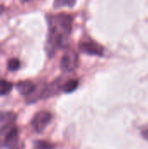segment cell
<instances>
[{
	"label": "cell",
	"instance_id": "obj_1",
	"mask_svg": "<svg viewBox=\"0 0 148 149\" xmlns=\"http://www.w3.org/2000/svg\"><path fill=\"white\" fill-rule=\"evenodd\" d=\"M72 18L70 15L60 13L49 17V35L45 50L49 57H52L56 49L67 46L69 35L72 32Z\"/></svg>",
	"mask_w": 148,
	"mask_h": 149
},
{
	"label": "cell",
	"instance_id": "obj_8",
	"mask_svg": "<svg viewBox=\"0 0 148 149\" xmlns=\"http://www.w3.org/2000/svg\"><path fill=\"white\" fill-rule=\"evenodd\" d=\"M17 119V114L10 111H2L0 112V130L14 124Z\"/></svg>",
	"mask_w": 148,
	"mask_h": 149
},
{
	"label": "cell",
	"instance_id": "obj_12",
	"mask_svg": "<svg viewBox=\"0 0 148 149\" xmlns=\"http://www.w3.org/2000/svg\"><path fill=\"white\" fill-rule=\"evenodd\" d=\"M19 67H20V61L16 58H10L7 63V68L10 72H16L17 70L19 69Z\"/></svg>",
	"mask_w": 148,
	"mask_h": 149
},
{
	"label": "cell",
	"instance_id": "obj_15",
	"mask_svg": "<svg viewBox=\"0 0 148 149\" xmlns=\"http://www.w3.org/2000/svg\"><path fill=\"white\" fill-rule=\"evenodd\" d=\"M24 3H27V2H31V1H35V0H21Z\"/></svg>",
	"mask_w": 148,
	"mask_h": 149
},
{
	"label": "cell",
	"instance_id": "obj_9",
	"mask_svg": "<svg viewBox=\"0 0 148 149\" xmlns=\"http://www.w3.org/2000/svg\"><path fill=\"white\" fill-rule=\"evenodd\" d=\"M79 86V81L76 79H71L67 82L65 83V85H63V91L65 93H71L72 92H74Z\"/></svg>",
	"mask_w": 148,
	"mask_h": 149
},
{
	"label": "cell",
	"instance_id": "obj_14",
	"mask_svg": "<svg viewBox=\"0 0 148 149\" xmlns=\"http://www.w3.org/2000/svg\"><path fill=\"white\" fill-rule=\"evenodd\" d=\"M142 136L148 141V127L142 131Z\"/></svg>",
	"mask_w": 148,
	"mask_h": 149
},
{
	"label": "cell",
	"instance_id": "obj_4",
	"mask_svg": "<svg viewBox=\"0 0 148 149\" xmlns=\"http://www.w3.org/2000/svg\"><path fill=\"white\" fill-rule=\"evenodd\" d=\"M52 115L46 111H41L38 113L31 120V126L36 132L41 133L44 130L47 125L51 122Z\"/></svg>",
	"mask_w": 148,
	"mask_h": 149
},
{
	"label": "cell",
	"instance_id": "obj_7",
	"mask_svg": "<svg viewBox=\"0 0 148 149\" xmlns=\"http://www.w3.org/2000/svg\"><path fill=\"white\" fill-rule=\"evenodd\" d=\"M61 88V79H56L53 82H51L48 86H46L44 89H43L41 98L42 99H47L49 97H51L58 93V91Z\"/></svg>",
	"mask_w": 148,
	"mask_h": 149
},
{
	"label": "cell",
	"instance_id": "obj_6",
	"mask_svg": "<svg viewBox=\"0 0 148 149\" xmlns=\"http://www.w3.org/2000/svg\"><path fill=\"white\" fill-rule=\"evenodd\" d=\"M17 90L18 93L24 96H30L36 91V85L31 80H22L19 81L17 86Z\"/></svg>",
	"mask_w": 148,
	"mask_h": 149
},
{
	"label": "cell",
	"instance_id": "obj_3",
	"mask_svg": "<svg viewBox=\"0 0 148 149\" xmlns=\"http://www.w3.org/2000/svg\"><path fill=\"white\" fill-rule=\"evenodd\" d=\"M79 64V56L74 50H67L61 58L60 67L64 72H70L74 71Z\"/></svg>",
	"mask_w": 148,
	"mask_h": 149
},
{
	"label": "cell",
	"instance_id": "obj_13",
	"mask_svg": "<svg viewBox=\"0 0 148 149\" xmlns=\"http://www.w3.org/2000/svg\"><path fill=\"white\" fill-rule=\"evenodd\" d=\"M35 148L36 149H52L54 145L45 141H37L35 142Z\"/></svg>",
	"mask_w": 148,
	"mask_h": 149
},
{
	"label": "cell",
	"instance_id": "obj_11",
	"mask_svg": "<svg viewBox=\"0 0 148 149\" xmlns=\"http://www.w3.org/2000/svg\"><path fill=\"white\" fill-rule=\"evenodd\" d=\"M12 89V84L9 81L0 79V96L8 94Z\"/></svg>",
	"mask_w": 148,
	"mask_h": 149
},
{
	"label": "cell",
	"instance_id": "obj_5",
	"mask_svg": "<svg viewBox=\"0 0 148 149\" xmlns=\"http://www.w3.org/2000/svg\"><path fill=\"white\" fill-rule=\"evenodd\" d=\"M79 48L82 52H85L89 55H96V56L104 55V48L99 44L93 41L82 42L79 44Z\"/></svg>",
	"mask_w": 148,
	"mask_h": 149
},
{
	"label": "cell",
	"instance_id": "obj_10",
	"mask_svg": "<svg viewBox=\"0 0 148 149\" xmlns=\"http://www.w3.org/2000/svg\"><path fill=\"white\" fill-rule=\"evenodd\" d=\"M76 3V0H54L53 7L54 9H59L65 6H68L70 8L73 7Z\"/></svg>",
	"mask_w": 148,
	"mask_h": 149
},
{
	"label": "cell",
	"instance_id": "obj_2",
	"mask_svg": "<svg viewBox=\"0 0 148 149\" xmlns=\"http://www.w3.org/2000/svg\"><path fill=\"white\" fill-rule=\"evenodd\" d=\"M0 148L20 149L18 129L16 125L12 124L0 130Z\"/></svg>",
	"mask_w": 148,
	"mask_h": 149
}]
</instances>
